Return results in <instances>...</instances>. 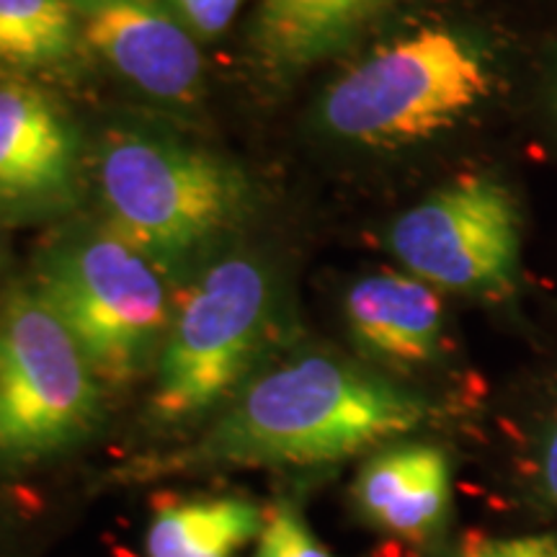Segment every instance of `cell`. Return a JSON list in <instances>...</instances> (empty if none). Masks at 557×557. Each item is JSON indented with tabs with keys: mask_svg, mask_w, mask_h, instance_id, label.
<instances>
[{
	"mask_svg": "<svg viewBox=\"0 0 557 557\" xmlns=\"http://www.w3.org/2000/svg\"><path fill=\"white\" fill-rule=\"evenodd\" d=\"M83 39L152 99L191 103L205 83L194 34L163 0H73Z\"/></svg>",
	"mask_w": 557,
	"mask_h": 557,
	"instance_id": "8",
	"label": "cell"
},
{
	"mask_svg": "<svg viewBox=\"0 0 557 557\" xmlns=\"http://www.w3.org/2000/svg\"><path fill=\"white\" fill-rule=\"evenodd\" d=\"M389 248L434 289L500 295L519 274L517 199L496 178L465 176L403 212L389 230Z\"/></svg>",
	"mask_w": 557,
	"mask_h": 557,
	"instance_id": "7",
	"label": "cell"
},
{
	"mask_svg": "<svg viewBox=\"0 0 557 557\" xmlns=\"http://www.w3.org/2000/svg\"><path fill=\"white\" fill-rule=\"evenodd\" d=\"M493 70L475 41L421 29L369 54L325 90V129L364 148H398L436 137L478 109Z\"/></svg>",
	"mask_w": 557,
	"mask_h": 557,
	"instance_id": "2",
	"label": "cell"
},
{
	"mask_svg": "<svg viewBox=\"0 0 557 557\" xmlns=\"http://www.w3.org/2000/svg\"><path fill=\"white\" fill-rule=\"evenodd\" d=\"M78 34L73 0H0V65H62L73 58Z\"/></svg>",
	"mask_w": 557,
	"mask_h": 557,
	"instance_id": "14",
	"label": "cell"
},
{
	"mask_svg": "<svg viewBox=\"0 0 557 557\" xmlns=\"http://www.w3.org/2000/svg\"><path fill=\"white\" fill-rule=\"evenodd\" d=\"M101 416V382L37 289L0 308V459L37 462L81 444Z\"/></svg>",
	"mask_w": 557,
	"mask_h": 557,
	"instance_id": "5",
	"label": "cell"
},
{
	"mask_svg": "<svg viewBox=\"0 0 557 557\" xmlns=\"http://www.w3.org/2000/svg\"><path fill=\"white\" fill-rule=\"evenodd\" d=\"M348 331L361 351L395 367L429 364L442 344V299L413 274H369L346 295Z\"/></svg>",
	"mask_w": 557,
	"mask_h": 557,
	"instance_id": "11",
	"label": "cell"
},
{
	"mask_svg": "<svg viewBox=\"0 0 557 557\" xmlns=\"http://www.w3.org/2000/svg\"><path fill=\"white\" fill-rule=\"evenodd\" d=\"M78 186V137L50 96L0 83V218L37 220L65 209Z\"/></svg>",
	"mask_w": 557,
	"mask_h": 557,
	"instance_id": "9",
	"label": "cell"
},
{
	"mask_svg": "<svg viewBox=\"0 0 557 557\" xmlns=\"http://www.w3.org/2000/svg\"><path fill=\"white\" fill-rule=\"evenodd\" d=\"M542 491L547 500L557 506V421L542 444Z\"/></svg>",
	"mask_w": 557,
	"mask_h": 557,
	"instance_id": "18",
	"label": "cell"
},
{
	"mask_svg": "<svg viewBox=\"0 0 557 557\" xmlns=\"http://www.w3.org/2000/svg\"><path fill=\"white\" fill-rule=\"evenodd\" d=\"M271 312L274 289L263 263L230 256L209 267L165 333L152 413L186 421L233 393L259 357Z\"/></svg>",
	"mask_w": 557,
	"mask_h": 557,
	"instance_id": "6",
	"label": "cell"
},
{
	"mask_svg": "<svg viewBox=\"0 0 557 557\" xmlns=\"http://www.w3.org/2000/svg\"><path fill=\"white\" fill-rule=\"evenodd\" d=\"M393 0H263L259 41L276 70L329 58Z\"/></svg>",
	"mask_w": 557,
	"mask_h": 557,
	"instance_id": "12",
	"label": "cell"
},
{
	"mask_svg": "<svg viewBox=\"0 0 557 557\" xmlns=\"http://www.w3.org/2000/svg\"><path fill=\"white\" fill-rule=\"evenodd\" d=\"M426 403L333 357H299L256 377L189 451L194 465H329L413 431Z\"/></svg>",
	"mask_w": 557,
	"mask_h": 557,
	"instance_id": "1",
	"label": "cell"
},
{
	"mask_svg": "<svg viewBox=\"0 0 557 557\" xmlns=\"http://www.w3.org/2000/svg\"><path fill=\"white\" fill-rule=\"evenodd\" d=\"M99 186L109 233L156 267H176L205 250L248 201L240 173L225 160L143 132L107 139Z\"/></svg>",
	"mask_w": 557,
	"mask_h": 557,
	"instance_id": "3",
	"label": "cell"
},
{
	"mask_svg": "<svg viewBox=\"0 0 557 557\" xmlns=\"http://www.w3.org/2000/svg\"><path fill=\"white\" fill-rule=\"evenodd\" d=\"M351 496L367 524L406 542H423L449 513V459L431 444L387 447L367 459Z\"/></svg>",
	"mask_w": 557,
	"mask_h": 557,
	"instance_id": "10",
	"label": "cell"
},
{
	"mask_svg": "<svg viewBox=\"0 0 557 557\" xmlns=\"http://www.w3.org/2000/svg\"><path fill=\"white\" fill-rule=\"evenodd\" d=\"M169 5L194 37L212 39L227 29L243 0H169Z\"/></svg>",
	"mask_w": 557,
	"mask_h": 557,
	"instance_id": "17",
	"label": "cell"
},
{
	"mask_svg": "<svg viewBox=\"0 0 557 557\" xmlns=\"http://www.w3.org/2000/svg\"><path fill=\"white\" fill-rule=\"evenodd\" d=\"M451 557H557V537L553 534L468 537Z\"/></svg>",
	"mask_w": 557,
	"mask_h": 557,
	"instance_id": "16",
	"label": "cell"
},
{
	"mask_svg": "<svg viewBox=\"0 0 557 557\" xmlns=\"http://www.w3.org/2000/svg\"><path fill=\"white\" fill-rule=\"evenodd\" d=\"M37 292L58 312L101 385H129L171 329L163 276L114 233L60 243Z\"/></svg>",
	"mask_w": 557,
	"mask_h": 557,
	"instance_id": "4",
	"label": "cell"
},
{
	"mask_svg": "<svg viewBox=\"0 0 557 557\" xmlns=\"http://www.w3.org/2000/svg\"><path fill=\"white\" fill-rule=\"evenodd\" d=\"M253 557H333L318 542L308 521L292 504H276L263 511V524L256 537Z\"/></svg>",
	"mask_w": 557,
	"mask_h": 557,
	"instance_id": "15",
	"label": "cell"
},
{
	"mask_svg": "<svg viewBox=\"0 0 557 557\" xmlns=\"http://www.w3.org/2000/svg\"><path fill=\"white\" fill-rule=\"evenodd\" d=\"M261 524L263 511L246 498L176 500L152 513L145 549L148 557H235Z\"/></svg>",
	"mask_w": 557,
	"mask_h": 557,
	"instance_id": "13",
	"label": "cell"
}]
</instances>
